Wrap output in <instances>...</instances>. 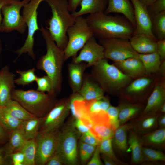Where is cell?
Segmentation results:
<instances>
[{
    "label": "cell",
    "instance_id": "cell-1",
    "mask_svg": "<svg viewBox=\"0 0 165 165\" xmlns=\"http://www.w3.org/2000/svg\"><path fill=\"white\" fill-rule=\"evenodd\" d=\"M94 36L99 39L121 38L129 39L135 28L125 17L104 12L89 14L86 18Z\"/></svg>",
    "mask_w": 165,
    "mask_h": 165
},
{
    "label": "cell",
    "instance_id": "cell-2",
    "mask_svg": "<svg viewBox=\"0 0 165 165\" xmlns=\"http://www.w3.org/2000/svg\"><path fill=\"white\" fill-rule=\"evenodd\" d=\"M39 31L45 41L46 52L37 61L36 68L44 71L50 77L52 84L53 94L56 96L61 90L62 70L65 61L64 50L57 45L46 28L41 25Z\"/></svg>",
    "mask_w": 165,
    "mask_h": 165
},
{
    "label": "cell",
    "instance_id": "cell-3",
    "mask_svg": "<svg viewBox=\"0 0 165 165\" xmlns=\"http://www.w3.org/2000/svg\"><path fill=\"white\" fill-rule=\"evenodd\" d=\"M51 9L52 16L46 21V27L57 45L64 50L68 42L67 31L75 18L70 13L67 0H44Z\"/></svg>",
    "mask_w": 165,
    "mask_h": 165
},
{
    "label": "cell",
    "instance_id": "cell-4",
    "mask_svg": "<svg viewBox=\"0 0 165 165\" xmlns=\"http://www.w3.org/2000/svg\"><path fill=\"white\" fill-rule=\"evenodd\" d=\"M104 58L93 66L91 75L105 92L119 94L132 79Z\"/></svg>",
    "mask_w": 165,
    "mask_h": 165
},
{
    "label": "cell",
    "instance_id": "cell-5",
    "mask_svg": "<svg viewBox=\"0 0 165 165\" xmlns=\"http://www.w3.org/2000/svg\"><path fill=\"white\" fill-rule=\"evenodd\" d=\"M55 95L37 90H24L14 89L12 98L18 102L29 113L38 117H42L55 103Z\"/></svg>",
    "mask_w": 165,
    "mask_h": 165
},
{
    "label": "cell",
    "instance_id": "cell-6",
    "mask_svg": "<svg viewBox=\"0 0 165 165\" xmlns=\"http://www.w3.org/2000/svg\"><path fill=\"white\" fill-rule=\"evenodd\" d=\"M67 35L68 42L64 50L65 61L76 56L88 40L94 36L86 18L83 16L75 17L74 23L68 29Z\"/></svg>",
    "mask_w": 165,
    "mask_h": 165
},
{
    "label": "cell",
    "instance_id": "cell-7",
    "mask_svg": "<svg viewBox=\"0 0 165 165\" xmlns=\"http://www.w3.org/2000/svg\"><path fill=\"white\" fill-rule=\"evenodd\" d=\"M44 0H30L23 7L22 15L28 27V35L23 46L14 51L18 55L15 60V61L20 55L24 53H27L33 60L36 58L33 50L34 36L36 32L40 29L38 22L37 10L41 3Z\"/></svg>",
    "mask_w": 165,
    "mask_h": 165
},
{
    "label": "cell",
    "instance_id": "cell-8",
    "mask_svg": "<svg viewBox=\"0 0 165 165\" xmlns=\"http://www.w3.org/2000/svg\"><path fill=\"white\" fill-rule=\"evenodd\" d=\"M74 127H67L59 133L56 152L64 164L75 165L77 162V133Z\"/></svg>",
    "mask_w": 165,
    "mask_h": 165
},
{
    "label": "cell",
    "instance_id": "cell-9",
    "mask_svg": "<svg viewBox=\"0 0 165 165\" xmlns=\"http://www.w3.org/2000/svg\"><path fill=\"white\" fill-rule=\"evenodd\" d=\"M99 41L103 47L105 58L113 62L139 57V54L133 48L129 39L112 38L99 39Z\"/></svg>",
    "mask_w": 165,
    "mask_h": 165
},
{
    "label": "cell",
    "instance_id": "cell-10",
    "mask_svg": "<svg viewBox=\"0 0 165 165\" xmlns=\"http://www.w3.org/2000/svg\"><path fill=\"white\" fill-rule=\"evenodd\" d=\"M30 1L19 0L2 7V32L7 33L16 31L20 34L24 33L27 27L22 15H20V11L21 9Z\"/></svg>",
    "mask_w": 165,
    "mask_h": 165
},
{
    "label": "cell",
    "instance_id": "cell-11",
    "mask_svg": "<svg viewBox=\"0 0 165 165\" xmlns=\"http://www.w3.org/2000/svg\"><path fill=\"white\" fill-rule=\"evenodd\" d=\"M69 110V99H63L56 102L46 116L42 117L39 133L56 131Z\"/></svg>",
    "mask_w": 165,
    "mask_h": 165
},
{
    "label": "cell",
    "instance_id": "cell-12",
    "mask_svg": "<svg viewBox=\"0 0 165 165\" xmlns=\"http://www.w3.org/2000/svg\"><path fill=\"white\" fill-rule=\"evenodd\" d=\"M151 75H145L132 81L119 94L123 99L131 102L142 101L156 81Z\"/></svg>",
    "mask_w": 165,
    "mask_h": 165
},
{
    "label": "cell",
    "instance_id": "cell-13",
    "mask_svg": "<svg viewBox=\"0 0 165 165\" xmlns=\"http://www.w3.org/2000/svg\"><path fill=\"white\" fill-rule=\"evenodd\" d=\"M59 132L39 133L36 138L35 164H46L56 152Z\"/></svg>",
    "mask_w": 165,
    "mask_h": 165
},
{
    "label": "cell",
    "instance_id": "cell-14",
    "mask_svg": "<svg viewBox=\"0 0 165 165\" xmlns=\"http://www.w3.org/2000/svg\"><path fill=\"white\" fill-rule=\"evenodd\" d=\"M104 58L103 47L97 42L95 37L93 36L85 43L79 54L72 58V62L75 63L85 62L90 67Z\"/></svg>",
    "mask_w": 165,
    "mask_h": 165
},
{
    "label": "cell",
    "instance_id": "cell-15",
    "mask_svg": "<svg viewBox=\"0 0 165 165\" xmlns=\"http://www.w3.org/2000/svg\"><path fill=\"white\" fill-rule=\"evenodd\" d=\"M130 0L136 23L134 34H144L158 40L152 32V20L147 7L139 0Z\"/></svg>",
    "mask_w": 165,
    "mask_h": 165
},
{
    "label": "cell",
    "instance_id": "cell-16",
    "mask_svg": "<svg viewBox=\"0 0 165 165\" xmlns=\"http://www.w3.org/2000/svg\"><path fill=\"white\" fill-rule=\"evenodd\" d=\"M15 75L5 65L0 71V106L3 107L12 98V93L15 89Z\"/></svg>",
    "mask_w": 165,
    "mask_h": 165
},
{
    "label": "cell",
    "instance_id": "cell-17",
    "mask_svg": "<svg viewBox=\"0 0 165 165\" xmlns=\"http://www.w3.org/2000/svg\"><path fill=\"white\" fill-rule=\"evenodd\" d=\"M165 103V84L163 81L155 82L152 93L148 98L146 106L141 116L146 114L159 113L161 106Z\"/></svg>",
    "mask_w": 165,
    "mask_h": 165
},
{
    "label": "cell",
    "instance_id": "cell-18",
    "mask_svg": "<svg viewBox=\"0 0 165 165\" xmlns=\"http://www.w3.org/2000/svg\"><path fill=\"white\" fill-rule=\"evenodd\" d=\"M89 67L87 64L82 62L69 63L67 66L68 83L73 93H78L83 83L85 72Z\"/></svg>",
    "mask_w": 165,
    "mask_h": 165
},
{
    "label": "cell",
    "instance_id": "cell-19",
    "mask_svg": "<svg viewBox=\"0 0 165 165\" xmlns=\"http://www.w3.org/2000/svg\"><path fill=\"white\" fill-rule=\"evenodd\" d=\"M113 64L132 79L146 75L144 67L139 57L128 58Z\"/></svg>",
    "mask_w": 165,
    "mask_h": 165
},
{
    "label": "cell",
    "instance_id": "cell-20",
    "mask_svg": "<svg viewBox=\"0 0 165 165\" xmlns=\"http://www.w3.org/2000/svg\"><path fill=\"white\" fill-rule=\"evenodd\" d=\"M86 101L100 99L104 96L105 92L91 75H85L82 86L78 92Z\"/></svg>",
    "mask_w": 165,
    "mask_h": 165
},
{
    "label": "cell",
    "instance_id": "cell-21",
    "mask_svg": "<svg viewBox=\"0 0 165 165\" xmlns=\"http://www.w3.org/2000/svg\"><path fill=\"white\" fill-rule=\"evenodd\" d=\"M104 13L106 14L112 13L123 14L135 28L134 9L130 0H108Z\"/></svg>",
    "mask_w": 165,
    "mask_h": 165
},
{
    "label": "cell",
    "instance_id": "cell-22",
    "mask_svg": "<svg viewBox=\"0 0 165 165\" xmlns=\"http://www.w3.org/2000/svg\"><path fill=\"white\" fill-rule=\"evenodd\" d=\"M160 113H151L141 116L130 123L131 129L137 134H144L154 131L158 126Z\"/></svg>",
    "mask_w": 165,
    "mask_h": 165
},
{
    "label": "cell",
    "instance_id": "cell-23",
    "mask_svg": "<svg viewBox=\"0 0 165 165\" xmlns=\"http://www.w3.org/2000/svg\"><path fill=\"white\" fill-rule=\"evenodd\" d=\"M129 40L133 48L139 54L156 52L158 40L147 35L134 34Z\"/></svg>",
    "mask_w": 165,
    "mask_h": 165
},
{
    "label": "cell",
    "instance_id": "cell-24",
    "mask_svg": "<svg viewBox=\"0 0 165 165\" xmlns=\"http://www.w3.org/2000/svg\"><path fill=\"white\" fill-rule=\"evenodd\" d=\"M108 0H82L79 9L72 13L75 18L86 14L104 12Z\"/></svg>",
    "mask_w": 165,
    "mask_h": 165
},
{
    "label": "cell",
    "instance_id": "cell-25",
    "mask_svg": "<svg viewBox=\"0 0 165 165\" xmlns=\"http://www.w3.org/2000/svg\"><path fill=\"white\" fill-rule=\"evenodd\" d=\"M118 107L120 125L125 123L127 121L141 112L143 108L140 104L133 103L124 99L120 102Z\"/></svg>",
    "mask_w": 165,
    "mask_h": 165
},
{
    "label": "cell",
    "instance_id": "cell-26",
    "mask_svg": "<svg viewBox=\"0 0 165 165\" xmlns=\"http://www.w3.org/2000/svg\"><path fill=\"white\" fill-rule=\"evenodd\" d=\"M130 130L129 131L127 152H131V161L132 163H141L144 162V160L142 153V144L140 138L133 130Z\"/></svg>",
    "mask_w": 165,
    "mask_h": 165
},
{
    "label": "cell",
    "instance_id": "cell-27",
    "mask_svg": "<svg viewBox=\"0 0 165 165\" xmlns=\"http://www.w3.org/2000/svg\"><path fill=\"white\" fill-rule=\"evenodd\" d=\"M131 129L130 123L120 125L115 131L112 138V143L119 152H127L128 148L127 133Z\"/></svg>",
    "mask_w": 165,
    "mask_h": 165
},
{
    "label": "cell",
    "instance_id": "cell-28",
    "mask_svg": "<svg viewBox=\"0 0 165 165\" xmlns=\"http://www.w3.org/2000/svg\"><path fill=\"white\" fill-rule=\"evenodd\" d=\"M140 138L142 145L158 148H163L165 143V128H160L143 134Z\"/></svg>",
    "mask_w": 165,
    "mask_h": 165
},
{
    "label": "cell",
    "instance_id": "cell-29",
    "mask_svg": "<svg viewBox=\"0 0 165 165\" xmlns=\"http://www.w3.org/2000/svg\"><path fill=\"white\" fill-rule=\"evenodd\" d=\"M139 57L144 67L146 75L158 73L162 60L156 52L146 54H139Z\"/></svg>",
    "mask_w": 165,
    "mask_h": 165
},
{
    "label": "cell",
    "instance_id": "cell-30",
    "mask_svg": "<svg viewBox=\"0 0 165 165\" xmlns=\"http://www.w3.org/2000/svg\"><path fill=\"white\" fill-rule=\"evenodd\" d=\"M42 119V117L35 116L23 121L20 129L26 140L36 138Z\"/></svg>",
    "mask_w": 165,
    "mask_h": 165
},
{
    "label": "cell",
    "instance_id": "cell-31",
    "mask_svg": "<svg viewBox=\"0 0 165 165\" xmlns=\"http://www.w3.org/2000/svg\"><path fill=\"white\" fill-rule=\"evenodd\" d=\"M2 107L11 116L20 120L25 121L35 116L26 110L18 102L13 99Z\"/></svg>",
    "mask_w": 165,
    "mask_h": 165
},
{
    "label": "cell",
    "instance_id": "cell-32",
    "mask_svg": "<svg viewBox=\"0 0 165 165\" xmlns=\"http://www.w3.org/2000/svg\"><path fill=\"white\" fill-rule=\"evenodd\" d=\"M109 122H102L93 123L90 132L99 141L112 138L115 131Z\"/></svg>",
    "mask_w": 165,
    "mask_h": 165
},
{
    "label": "cell",
    "instance_id": "cell-33",
    "mask_svg": "<svg viewBox=\"0 0 165 165\" xmlns=\"http://www.w3.org/2000/svg\"><path fill=\"white\" fill-rule=\"evenodd\" d=\"M26 141L20 128L12 131L6 152V155L8 156L12 153L19 151Z\"/></svg>",
    "mask_w": 165,
    "mask_h": 165
},
{
    "label": "cell",
    "instance_id": "cell-34",
    "mask_svg": "<svg viewBox=\"0 0 165 165\" xmlns=\"http://www.w3.org/2000/svg\"><path fill=\"white\" fill-rule=\"evenodd\" d=\"M150 15L154 35L158 40L165 39V11Z\"/></svg>",
    "mask_w": 165,
    "mask_h": 165
},
{
    "label": "cell",
    "instance_id": "cell-35",
    "mask_svg": "<svg viewBox=\"0 0 165 165\" xmlns=\"http://www.w3.org/2000/svg\"><path fill=\"white\" fill-rule=\"evenodd\" d=\"M36 151L35 138L26 140L19 151L22 152L24 156V165L35 164Z\"/></svg>",
    "mask_w": 165,
    "mask_h": 165
},
{
    "label": "cell",
    "instance_id": "cell-36",
    "mask_svg": "<svg viewBox=\"0 0 165 165\" xmlns=\"http://www.w3.org/2000/svg\"><path fill=\"white\" fill-rule=\"evenodd\" d=\"M24 121L13 117L0 106V123L5 128L11 131L20 129Z\"/></svg>",
    "mask_w": 165,
    "mask_h": 165
},
{
    "label": "cell",
    "instance_id": "cell-37",
    "mask_svg": "<svg viewBox=\"0 0 165 165\" xmlns=\"http://www.w3.org/2000/svg\"><path fill=\"white\" fill-rule=\"evenodd\" d=\"M35 71L34 68L26 71L16 70L19 77L15 79V84L24 86L35 82L37 77L35 73Z\"/></svg>",
    "mask_w": 165,
    "mask_h": 165
},
{
    "label": "cell",
    "instance_id": "cell-38",
    "mask_svg": "<svg viewBox=\"0 0 165 165\" xmlns=\"http://www.w3.org/2000/svg\"><path fill=\"white\" fill-rule=\"evenodd\" d=\"M99 146L100 152L110 157L117 165L126 164V163L118 159L115 155L113 149L112 138L102 140L101 141Z\"/></svg>",
    "mask_w": 165,
    "mask_h": 165
},
{
    "label": "cell",
    "instance_id": "cell-39",
    "mask_svg": "<svg viewBox=\"0 0 165 165\" xmlns=\"http://www.w3.org/2000/svg\"><path fill=\"white\" fill-rule=\"evenodd\" d=\"M142 153L144 162L147 161L151 163H154L165 161V155L159 150L153 149L148 147H142Z\"/></svg>",
    "mask_w": 165,
    "mask_h": 165
},
{
    "label": "cell",
    "instance_id": "cell-40",
    "mask_svg": "<svg viewBox=\"0 0 165 165\" xmlns=\"http://www.w3.org/2000/svg\"><path fill=\"white\" fill-rule=\"evenodd\" d=\"M35 82L37 84L36 90H37L43 92H47L53 94L52 92V82L48 75H46L41 77H37Z\"/></svg>",
    "mask_w": 165,
    "mask_h": 165
},
{
    "label": "cell",
    "instance_id": "cell-41",
    "mask_svg": "<svg viewBox=\"0 0 165 165\" xmlns=\"http://www.w3.org/2000/svg\"><path fill=\"white\" fill-rule=\"evenodd\" d=\"M111 124L115 130L120 126L118 107L111 105L106 111Z\"/></svg>",
    "mask_w": 165,
    "mask_h": 165
},
{
    "label": "cell",
    "instance_id": "cell-42",
    "mask_svg": "<svg viewBox=\"0 0 165 165\" xmlns=\"http://www.w3.org/2000/svg\"><path fill=\"white\" fill-rule=\"evenodd\" d=\"M96 147L81 142L79 147V154L82 161L84 162L87 161L93 155Z\"/></svg>",
    "mask_w": 165,
    "mask_h": 165
},
{
    "label": "cell",
    "instance_id": "cell-43",
    "mask_svg": "<svg viewBox=\"0 0 165 165\" xmlns=\"http://www.w3.org/2000/svg\"><path fill=\"white\" fill-rule=\"evenodd\" d=\"M147 8L150 15L165 11V0H156Z\"/></svg>",
    "mask_w": 165,
    "mask_h": 165
},
{
    "label": "cell",
    "instance_id": "cell-44",
    "mask_svg": "<svg viewBox=\"0 0 165 165\" xmlns=\"http://www.w3.org/2000/svg\"><path fill=\"white\" fill-rule=\"evenodd\" d=\"M81 140L82 142L95 146L98 145L101 142L90 131L83 134Z\"/></svg>",
    "mask_w": 165,
    "mask_h": 165
},
{
    "label": "cell",
    "instance_id": "cell-45",
    "mask_svg": "<svg viewBox=\"0 0 165 165\" xmlns=\"http://www.w3.org/2000/svg\"><path fill=\"white\" fill-rule=\"evenodd\" d=\"M9 156L11 157L13 163L14 165H24V156L21 152H15Z\"/></svg>",
    "mask_w": 165,
    "mask_h": 165
},
{
    "label": "cell",
    "instance_id": "cell-46",
    "mask_svg": "<svg viewBox=\"0 0 165 165\" xmlns=\"http://www.w3.org/2000/svg\"><path fill=\"white\" fill-rule=\"evenodd\" d=\"M100 153L99 145L96 146L92 158L88 163V165H101L103 163L101 160Z\"/></svg>",
    "mask_w": 165,
    "mask_h": 165
},
{
    "label": "cell",
    "instance_id": "cell-47",
    "mask_svg": "<svg viewBox=\"0 0 165 165\" xmlns=\"http://www.w3.org/2000/svg\"><path fill=\"white\" fill-rule=\"evenodd\" d=\"M156 52L162 61L165 60V39L157 40Z\"/></svg>",
    "mask_w": 165,
    "mask_h": 165
},
{
    "label": "cell",
    "instance_id": "cell-48",
    "mask_svg": "<svg viewBox=\"0 0 165 165\" xmlns=\"http://www.w3.org/2000/svg\"><path fill=\"white\" fill-rule=\"evenodd\" d=\"M74 125L79 132L82 134L90 131L89 128L79 119H76Z\"/></svg>",
    "mask_w": 165,
    "mask_h": 165
},
{
    "label": "cell",
    "instance_id": "cell-49",
    "mask_svg": "<svg viewBox=\"0 0 165 165\" xmlns=\"http://www.w3.org/2000/svg\"><path fill=\"white\" fill-rule=\"evenodd\" d=\"M64 164L59 156L56 152L47 162V165H61Z\"/></svg>",
    "mask_w": 165,
    "mask_h": 165
},
{
    "label": "cell",
    "instance_id": "cell-50",
    "mask_svg": "<svg viewBox=\"0 0 165 165\" xmlns=\"http://www.w3.org/2000/svg\"><path fill=\"white\" fill-rule=\"evenodd\" d=\"M82 0H68V6L69 11L72 13L76 11L77 8L80 6Z\"/></svg>",
    "mask_w": 165,
    "mask_h": 165
},
{
    "label": "cell",
    "instance_id": "cell-51",
    "mask_svg": "<svg viewBox=\"0 0 165 165\" xmlns=\"http://www.w3.org/2000/svg\"><path fill=\"white\" fill-rule=\"evenodd\" d=\"M19 0H0V32H2L1 27L2 18L1 15V9L4 6L10 4Z\"/></svg>",
    "mask_w": 165,
    "mask_h": 165
},
{
    "label": "cell",
    "instance_id": "cell-52",
    "mask_svg": "<svg viewBox=\"0 0 165 165\" xmlns=\"http://www.w3.org/2000/svg\"><path fill=\"white\" fill-rule=\"evenodd\" d=\"M102 158L105 165H116V163L111 158L106 155L102 154Z\"/></svg>",
    "mask_w": 165,
    "mask_h": 165
},
{
    "label": "cell",
    "instance_id": "cell-53",
    "mask_svg": "<svg viewBox=\"0 0 165 165\" xmlns=\"http://www.w3.org/2000/svg\"><path fill=\"white\" fill-rule=\"evenodd\" d=\"M158 124L160 128H165V114H162L160 115L158 120Z\"/></svg>",
    "mask_w": 165,
    "mask_h": 165
},
{
    "label": "cell",
    "instance_id": "cell-54",
    "mask_svg": "<svg viewBox=\"0 0 165 165\" xmlns=\"http://www.w3.org/2000/svg\"><path fill=\"white\" fill-rule=\"evenodd\" d=\"M6 133L3 127L0 123V143L4 142L6 137Z\"/></svg>",
    "mask_w": 165,
    "mask_h": 165
},
{
    "label": "cell",
    "instance_id": "cell-55",
    "mask_svg": "<svg viewBox=\"0 0 165 165\" xmlns=\"http://www.w3.org/2000/svg\"><path fill=\"white\" fill-rule=\"evenodd\" d=\"M158 73L164 78L165 76V60L162 61Z\"/></svg>",
    "mask_w": 165,
    "mask_h": 165
},
{
    "label": "cell",
    "instance_id": "cell-56",
    "mask_svg": "<svg viewBox=\"0 0 165 165\" xmlns=\"http://www.w3.org/2000/svg\"><path fill=\"white\" fill-rule=\"evenodd\" d=\"M156 0H139L143 5L147 7L152 4Z\"/></svg>",
    "mask_w": 165,
    "mask_h": 165
},
{
    "label": "cell",
    "instance_id": "cell-57",
    "mask_svg": "<svg viewBox=\"0 0 165 165\" xmlns=\"http://www.w3.org/2000/svg\"><path fill=\"white\" fill-rule=\"evenodd\" d=\"M159 112L162 114L165 113V103H164L160 107L159 110Z\"/></svg>",
    "mask_w": 165,
    "mask_h": 165
},
{
    "label": "cell",
    "instance_id": "cell-58",
    "mask_svg": "<svg viewBox=\"0 0 165 165\" xmlns=\"http://www.w3.org/2000/svg\"><path fill=\"white\" fill-rule=\"evenodd\" d=\"M2 149L0 148V165L4 163V160L2 156Z\"/></svg>",
    "mask_w": 165,
    "mask_h": 165
},
{
    "label": "cell",
    "instance_id": "cell-59",
    "mask_svg": "<svg viewBox=\"0 0 165 165\" xmlns=\"http://www.w3.org/2000/svg\"><path fill=\"white\" fill-rule=\"evenodd\" d=\"M3 49V47L2 41L0 39V54L1 53Z\"/></svg>",
    "mask_w": 165,
    "mask_h": 165
}]
</instances>
